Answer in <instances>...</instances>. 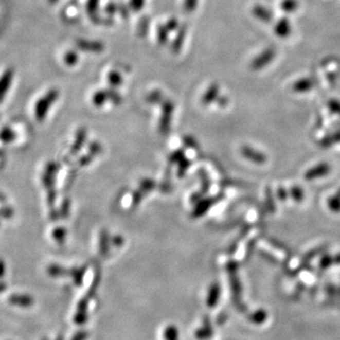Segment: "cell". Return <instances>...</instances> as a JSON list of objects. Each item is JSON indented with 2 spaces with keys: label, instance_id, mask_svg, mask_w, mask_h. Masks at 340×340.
<instances>
[{
  "label": "cell",
  "instance_id": "6da1fadb",
  "mask_svg": "<svg viewBox=\"0 0 340 340\" xmlns=\"http://www.w3.org/2000/svg\"><path fill=\"white\" fill-rule=\"evenodd\" d=\"M57 97H58V92L56 90H50L46 94V96L41 98L39 101H37L35 106V115L37 119L42 120L46 116V112L49 109L50 104L56 100Z\"/></svg>",
  "mask_w": 340,
  "mask_h": 340
},
{
  "label": "cell",
  "instance_id": "7a4b0ae2",
  "mask_svg": "<svg viewBox=\"0 0 340 340\" xmlns=\"http://www.w3.org/2000/svg\"><path fill=\"white\" fill-rule=\"evenodd\" d=\"M14 71L12 68H8L0 76V102L5 98L7 93L12 85Z\"/></svg>",
  "mask_w": 340,
  "mask_h": 340
},
{
  "label": "cell",
  "instance_id": "3957f363",
  "mask_svg": "<svg viewBox=\"0 0 340 340\" xmlns=\"http://www.w3.org/2000/svg\"><path fill=\"white\" fill-rule=\"evenodd\" d=\"M10 302L14 306L29 307L32 306L33 300L31 297L27 295H13L10 298Z\"/></svg>",
  "mask_w": 340,
  "mask_h": 340
},
{
  "label": "cell",
  "instance_id": "277c9868",
  "mask_svg": "<svg viewBox=\"0 0 340 340\" xmlns=\"http://www.w3.org/2000/svg\"><path fill=\"white\" fill-rule=\"evenodd\" d=\"M213 334V330L210 327V325L208 323H205L203 325V327L196 330L195 332V336L196 338L201 340L208 339L209 337H211V335Z\"/></svg>",
  "mask_w": 340,
  "mask_h": 340
},
{
  "label": "cell",
  "instance_id": "5b68a950",
  "mask_svg": "<svg viewBox=\"0 0 340 340\" xmlns=\"http://www.w3.org/2000/svg\"><path fill=\"white\" fill-rule=\"evenodd\" d=\"M164 338L165 340H179V332L178 329L174 325H169L164 331Z\"/></svg>",
  "mask_w": 340,
  "mask_h": 340
},
{
  "label": "cell",
  "instance_id": "8992f818",
  "mask_svg": "<svg viewBox=\"0 0 340 340\" xmlns=\"http://www.w3.org/2000/svg\"><path fill=\"white\" fill-rule=\"evenodd\" d=\"M329 168L327 166H319L317 168H314L312 169L311 171H309L307 173V178H316V177H319L321 175H324V173L328 172Z\"/></svg>",
  "mask_w": 340,
  "mask_h": 340
},
{
  "label": "cell",
  "instance_id": "52a82bcc",
  "mask_svg": "<svg viewBox=\"0 0 340 340\" xmlns=\"http://www.w3.org/2000/svg\"><path fill=\"white\" fill-rule=\"evenodd\" d=\"M15 137V134L12 132L10 128H3L1 133H0V139L5 142V143H9L12 141Z\"/></svg>",
  "mask_w": 340,
  "mask_h": 340
},
{
  "label": "cell",
  "instance_id": "ba28073f",
  "mask_svg": "<svg viewBox=\"0 0 340 340\" xmlns=\"http://www.w3.org/2000/svg\"><path fill=\"white\" fill-rule=\"evenodd\" d=\"M89 336V333L85 331V330H81L79 332H77L71 340H86Z\"/></svg>",
  "mask_w": 340,
  "mask_h": 340
},
{
  "label": "cell",
  "instance_id": "9c48e42d",
  "mask_svg": "<svg viewBox=\"0 0 340 340\" xmlns=\"http://www.w3.org/2000/svg\"><path fill=\"white\" fill-rule=\"evenodd\" d=\"M12 214H13V212L10 207H3L2 209H0V217H2V218L8 219V218H11Z\"/></svg>",
  "mask_w": 340,
  "mask_h": 340
},
{
  "label": "cell",
  "instance_id": "30bf717a",
  "mask_svg": "<svg viewBox=\"0 0 340 340\" xmlns=\"http://www.w3.org/2000/svg\"><path fill=\"white\" fill-rule=\"evenodd\" d=\"M87 321L86 313H78L76 315L75 323L78 324H83Z\"/></svg>",
  "mask_w": 340,
  "mask_h": 340
},
{
  "label": "cell",
  "instance_id": "8fae6325",
  "mask_svg": "<svg viewBox=\"0 0 340 340\" xmlns=\"http://www.w3.org/2000/svg\"><path fill=\"white\" fill-rule=\"evenodd\" d=\"M4 272H5V265H4V264L0 261V278L1 277H3V275H4Z\"/></svg>",
  "mask_w": 340,
  "mask_h": 340
},
{
  "label": "cell",
  "instance_id": "7c38bea8",
  "mask_svg": "<svg viewBox=\"0 0 340 340\" xmlns=\"http://www.w3.org/2000/svg\"><path fill=\"white\" fill-rule=\"evenodd\" d=\"M5 289H6V285L4 284V283H0V292H2V291H4L5 290Z\"/></svg>",
  "mask_w": 340,
  "mask_h": 340
},
{
  "label": "cell",
  "instance_id": "4fadbf2b",
  "mask_svg": "<svg viewBox=\"0 0 340 340\" xmlns=\"http://www.w3.org/2000/svg\"><path fill=\"white\" fill-rule=\"evenodd\" d=\"M50 3H52V4H54V3H56L58 0H48Z\"/></svg>",
  "mask_w": 340,
  "mask_h": 340
},
{
  "label": "cell",
  "instance_id": "5bb4252c",
  "mask_svg": "<svg viewBox=\"0 0 340 340\" xmlns=\"http://www.w3.org/2000/svg\"><path fill=\"white\" fill-rule=\"evenodd\" d=\"M57 340H63V336H60Z\"/></svg>",
  "mask_w": 340,
  "mask_h": 340
}]
</instances>
